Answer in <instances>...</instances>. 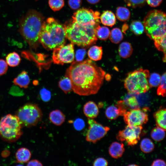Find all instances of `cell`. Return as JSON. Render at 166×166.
Wrapping results in <instances>:
<instances>
[{
  "mask_svg": "<svg viewBox=\"0 0 166 166\" xmlns=\"http://www.w3.org/2000/svg\"><path fill=\"white\" fill-rule=\"evenodd\" d=\"M105 75V71L89 59L73 62L65 74L70 80L74 92L84 96L97 93L103 84Z\"/></svg>",
  "mask_w": 166,
  "mask_h": 166,
  "instance_id": "obj_1",
  "label": "cell"
},
{
  "mask_svg": "<svg viewBox=\"0 0 166 166\" xmlns=\"http://www.w3.org/2000/svg\"><path fill=\"white\" fill-rule=\"evenodd\" d=\"M44 17L40 12L30 9L20 18L18 31L31 48L36 50Z\"/></svg>",
  "mask_w": 166,
  "mask_h": 166,
  "instance_id": "obj_2",
  "label": "cell"
},
{
  "mask_svg": "<svg viewBox=\"0 0 166 166\" xmlns=\"http://www.w3.org/2000/svg\"><path fill=\"white\" fill-rule=\"evenodd\" d=\"M66 37L64 25L52 17L44 21L39 35V40L48 50H53L64 45Z\"/></svg>",
  "mask_w": 166,
  "mask_h": 166,
  "instance_id": "obj_3",
  "label": "cell"
},
{
  "mask_svg": "<svg viewBox=\"0 0 166 166\" xmlns=\"http://www.w3.org/2000/svg\"><path fill=\"white\" fill-rule=\"evenodd\" d=\"M66 37L71 43L83 47L95 44L97 38L96 30L98 26L79 24L72 19L64 24Z\"/></svg>",
  "mask_w": 166,
  "mask_h": 166,
  "instance_id": "obj_4",
  "label": "cell"
},
{
  "mask_svg": "<svg viewBox=\"0 0 166 166\" xmlns=\"http://www.w3.org/2000/svg\"><path fill=\"white\" fill-rule=\"evenodd\" d=\"M143 23L146 34L151 39L166 35V14L164 12L157 10L149 12Z\"/></svg>",
  "mask_w": 166,
  "mask_h": 166,
  "instance_id": "obj_5",
  "label": "cell"
},
{
  "mask_svg": "<svg viewBox=\"0 0 166 166\" xmlns=\"http://www.w3.org/2000/svg\"><path fill=\"white\" fill-rule=\"evenodd\" d=\"M148 70L142 68L129 73L124 80V86L130 94H139L147 92L150 88L148 83Z\"/></svg>",
  "mask_w": 166,
  "mask_h": 166,
  "instance_id": "obj_6",
  "label": "cell"
},
{
  "mask_svg": "<svg viewBox=\"0 0 166 166\" xmlns=\"http://www.w3.org/2000/svg\"><path fill=\"white\" fill-rule=\"evenodd\" d=\"M22 127L15 115H6L0 120V137L9 143L15 142L22 134Z\"/></svg>",
  "mask_w": 166,
  "mask_h": 166,
  "instance_id": "obj_7",
  "label": "cell"
},
{
  "mask_svg": "<svg viewBox=\"0 0 166 166\" xmlns=\"http://www.w3.org/2000/svg\"><path fill=\"white\" fill-rule=\"evenodd\" d=\"M15 115L22 126L30 128L36 125L41 121L43 114L37 105L29 103L20 107Z\"/></svg>",
  "mask_w": 166,
  "mask_h": 166,
  "instance_id": "obj_8",
  "label": "cell"
},
{
  "mask_svg": "<svg viewBox=\"0 0 166 166\" xmlns=\"http://www.w3.org/2000/svg\"><path fill=\"white\" fill-rule=\"evenodd\" d=\"M100 13L88 8H82L75 12L72 16V19L77 23L83 25L98 26Z\"/></svg>",
  "mask_w": 166,
  "mask_h": 166,
  "instance_id": "obj_9",
  "label": "cell"
},
{
  "mask_svg": "<svg viewBox=\"0 0 166 166\" xmlns=\"http://www.w3.org/2000/svg\"><path fill=\"white\" fill-rule=\"evenodd\" d=\"M74 56V45L71 43L54 49L52 59L54 64L63 65L64 63L73 62Z\"/></svg>",
  "mask_w": 166,
  "mask_h": 166,
  "instance_id": "obj_10",
  "label": "cell"
},
{
  "mask_svg": "<svg viewBox=\"0 0 166 166\" xmlns=\"http://www.w3.org/2000/svg\"><path fill=\"white\" fill-rule=\"evenodd\" d=\"M142 128V126L128 125L124 129L119 131L117 135V139L121 142L125 141L128 145H134L140 139Z\"/></svg>",
  "mask_w": 166,
  "mask_h": 166,
  "instance_id": "obj_11",
  "label": "cell"
},
{
  "mask_svg": "<svg viewBox=\"0 0 166 166\" xmlns=\"http://www.w3.org/2000/svg\"><path fill=\"white\" fill-rule=\"evenodd\" d=\"M148 109L147 107L142 109L138 108L127 111L123 115L125 123L128 125L134 126H142L146 123L148 120L147 113Z\"/></svg>",
  "mask_w": 166,
  "mask_h": 166,
  "instance_id": "obj_12",
  "label": "cell"
},
{
  "mask_svg": "<svg viewBox=\"0 0 166 166\" xmlns=\"http://www.w3.org/2000/svg\"><path fill=\"white\" fill-rule=\"evenodd\" d=\"M88 123L89 127L85 139L89 142L96 143L103 138L110 129L109 127L103 126L93 118H88Z\"/></svg>",
  "mask_w": 166,
  "mask_h": 166,
  "instance_id": "obj_13",
  "label": "cell"
},
{
  "mask_svg": "<svg viewBox=\"0 0 166 166\" xmlns=\"http://www.w3.org/2000/svg\"><path fill=\"white\" fill-rule=\"evenodd\" d=\"M83 111L85 115L88 118H96L99 113L98 106L93 101H89L84 105Z\"/></svg>",
  "mask_w": 166,
  "mask_h": 166,
  "instance_id": "obj_14",
  "label": "cell"
},
{
  "mask_svg": "<svg viewBox=\"0 0 166 166\" xmlns=\"http://www.w3.org/2000/svg\"><path fill=\"white\" fill-rule=\"evenodd\" d=\"M124 151V145L122 143L117 142L112 143L110 146L109 152L113 158L118 159L121 157Z\"/></svg>",
  "mask_w": 166,
  "mask_h": 166,
  "instance_id": "obj_15",
  "label": "cell"
},
{
  "mask_svg": "<svg viewBox=\"0 0 166 166\" xmlns=\"http://www.w3.org/2000/svg\"><path fill=\"white\" fill-rule=\"evenodd\" d=\"M49 119L53 124L60 126L65 122V118L64 114L61 110L57 109L50 113Z\"/></svg>",
  "mask_w": 166,
  "mask_h": 166,
  "instance_id": "obj_16",
  "label": "cell"
},
{
  "mask_svg": "<svg viewBox=\"0 0 166 166\" xmlns=\"http://www.w3.org/2000/svg\"><path fill=\"white\" fill-rule=\"evenodd\" d=\"M30 82V77L25 71H22L13 80V83L21 88H27Z\"/></svg>",
  "mask_w": 166,
  "mask_h": 166,
  "instance_id": "obj_17",
  "label": "cell"
},
{
  "mask_svg": "<svg viewBox=\"0 0 166 166\" xmlns=\"http://www.w3.org/2000/svg\"><path fill=\"white\" fill-rule=\"evenodd\" d=\"M100 18L103 25L111 27L114 25L116 22L115 15L110 10L104 11L100 16Z\"/></svg>",
  "mask_w": 166,
  "mask_h": 166,
  "instance_id": "obj_18",
  "label": "cell"
},
{
  "mask_svg": "<svg viewBox=\"0 0 166 166\" xmlns=\"http://www.w3.org/2000/svg\"><path fill=\"white\" fill-rule=\"evenodd\" d=\"M166 113L165 109L161 108L154 114L156 126L165 130H166Z\"/></svg>",
  "mask_w": 166,
  "mask_h": 166,
  "instance_id": "obj_19",
  "label": "cell"
},
{
  "mask_svg": "<svg viewBox=\"0 0 166 166\" xmlns=\"http://www.w3.org/2000/svg\"><path fill=\"white\" fill-rule=\"evenodd\" d=\"M17 161L20 163H25L28 162L31 157V153L28 148L22 147L18 149L15 154Z\"/></svg>",
  "mask_w": 166,
  "mask_h": 166,
  "instance_id": "obj_20",
  "label": "cell"
},
{
  "mask_svg": "<svg viewBox=\"0 0 166 166\" xmlns=\"http://www.w3.org/2000/svg\"><path fill=\"white\" fill-rule=\"evenodd\" d=\"M133 48L130 43L124 42L121 43L119 47L118 53L122 58H127L129 57L132 53Z\"/></svg>",
  "mask_w": 166,
  "mask_h": 166,
  "instance_id": "obj_21",
  "label": "cell"
},
{
  "mask_svg": "<svg viewBox=\"0 0 166 166\" xmlns=\"http://www.w3.org/2000/svg\"><path fill=\"white\" fill-rule=\"evenodd\" d=\"M105 115L110 120L115 119L119 116H123L121 110L117 105L108 107L105 110Z\"/></svg>",
  "mask_w": 166,
  "mask_h": 166,
  "instance_id": "obj_22",
  "label": "cell"
},
{
  "mask_svg": "<svg viewBox=\"0 0 166 166\" xmlns=\"http://www.w3.org/2000/svg\"><path fill=\"white\" fill-rule=\"evenodd\" d=\"M102 47L96 45L92 46L88 52V55L89 58L94 61L100 60L102 58Z\"/></svg>",
  "mask_w": 166,
  "mask_h": 166,
  "instance_id": "obj_23",
  "label": "cell"
},
{
  "mask_svg": "<svg viewBox=\"0 0 166 166\" xmlns=\"http://www.w3.org/2000/svg\"><path fill=\"white\" fill-rule=\"evenodd\" d=\"M6 62L7 65L12 67H16L20 64L21 58L16 52H13L8 54L6 57Z\"/></svg>",
  "mask_w": 166,
  "mask_h": 166,
  "instance_id": "obj_24",
  "label": "cell"
},
{
  "mask_svg": "<svg viewBox=\"0 0 166 166\" xmlns=\"http://www.w3.org/2000/svg\"><path fill=\"white\" fill-rule=\"evenodd\" d=\"M153 40L154 41V45L158 50L164 52V57L163 60L164 62H165L166 60V35L161 37H156Z\"/></svg>",
  "mask_w": 166,
  "mask_h": 166,
  "instance_id": "obj_25",
  "label": "cell"
},
{
  "mask_svg": "<svg viewBox=\"0 0 166 166\" xmlns=\"http://www.w3.org/2000/svg\"><path fill=\"white\" fill-rule=\"evenodd\" d=\"M165 130L157 126L151 131V136L155 141L159 142L163 140L165 136Z\"/></svg>",
  "mask_w": 166,
  "mask_h": 166,
  "instance_id": "obj_26",
  "label": "cell"
},
{
  "mask_svg": "<svg viewBox=\"0 0 166 166\" xmlns=\"http://www.w3.org/2000/svg\"><path fill=\"white\" fill-rule=\"evenodd\" d=\"M116 15L117 18L121 21H125L130 18V13L126 8L120 6L117 8Z\"/></svg>",
  "mask_w": 166,
  "mask_h": 166,
  "instance_id": "obj_27",
  "label": "cell"
},
{
  "mask_svg": "<svg viewBox=\"0 0 166 166\" xmlns=\"http://www.w3.org/2000/svg\"><path fill=\"white\" fill-rule=\"evenodd\" d=\"M141 151L145 153L152 152L154 148V144L152 141L148 138H144L141 141L140 145Z\"/></svg>",
  "mask_w": 166,
  "mask_h": 166,
  "instance_id": "obj_28",
  "label": "cell"
},
{
  "mask_svg": "<svg viewBox=\"0 0 166 166\" xmlns=\"http://www.w3.org/2000/svg\"><path fill=\"white\" fill-rule=\"evenodd\" d=\"M109 37L110 41L113 43L118 44L123 39V36L120 29L115 28L112 30Z\"/></svg>",
  "mask_w": 166,
  "mask_h": 166,
  "instance_id": "obj_29",
  "label": "cell"
},
{
  "mask_svg": "<svg viewBox=\"0 0 166 166\" xmlns=\"http://www.w3.org/2000/svg\"><path fill=\"white\" fill-rule=\"evenodd\" d=\"M58 86L66 94L70 93L72 90L70 80L66 76H65L61 79L59 82Z\"/></svg>",
  "mask_w": 166,
  "mask_h": 166,
  "instance_id": "obj_30",
  "label": "cell"
},
{
  "mask_svg": "<svg viewBox=\"0 0 166 166\" xmlns=\"http://www.w3.org/2000/svg\"><path fill=\"white\" fill-rule=\"evenodd\" d=\"M96 34L97 37L100 39L105 40L109 37L110 31L108 27L99 26L96 30Z\"/></svg>",
  "mask_w": 166,
  "mask_h": 166,
  "instance_id": "obj_31",
  "label": "cell"
},
{
  "mask_svg": "<svg viewBox=\"0 0 166 166\" xmlns=\"http://www.w3.org/2000/svg\"><path fill=\"white\" fill-rule=\"evenodd\" d=\"M130 28L135 34L139 35L142 34L144 30V27L142 22L140 21H134L131 23Z\"/></svg>",
  "mask_w": 166,
  "mask_h": 166,
  "instance_id": "obj_32",
  "label": "cell"
},
{
  "mask_svg": "<svg viewBox=\"0 0 166 166\" xmlns=\"http://www.w3.org/2000/svg\"><path fill=\"white\" fill-rule=\"evenodd\" d=\"M161 77L157 73H152L149 75L148 79L150 88L156 87L159 85L161 81Z\"/></svg>",
  "mask_w": 166,
  "mask_h": 166,
  "instance_id": "obj_33",
  "label": "cell"
},
{
  "mask_svg": "<svg viewBox=\"0 0 166 166\" xmlns=\"http://www.w3.org/2000/svg\"><path fill=\"white\" fill-rule=\"evenodd\" d=\"M49 5L53 11H57L61 10L64 6V0H49Z\"/></svg>",
  "mask_w": 166,
  "mask_h": 166,
  "instance_id": "obj_34",
  "label": "cell"
},
{
  "mask_svg": "<svg viewBox=\"0 0 166 166\" xmlns=\"http://www.w3.org/2000/svg\"><path fill=\"white\" fill-rule=\"evenodd\" d=\"M166 73L162 76L161 81L157 90V94L159 96L165 97L166 96Z\"/></svg>",
  "mask_w": 166,
  "mask_h": 166,
  "instance_id": "obj_35",
  "label": "cell"
},
{
  "mask_svg": "<svg viewBox=\"0 0 166 166\" xmlns=\"http://www.w3.org/2000/svg\"><path fill=\"white\" fill-rule=\"evenodd\" d=\"M124 101L128 109H132L139 108V105L136 98L131 96L124 100Z\"/></svg>",
  "mask_w": 166,
  "mask_h": 166,
  "instance_id": "obj_36",
  "label": "cell"
},
{
  "mask_svg": "<svg viewBox=\"0 0 166 166\" xmlns=\"http://www.w3.org/2000/svg\"><path fill=\"white\" fill-rule=\"evenodd\" d=\"M127 5L133 8L141 6L144 5L145 0H124Z\"/></svg>",
  "mask_w": 166,
  "mask_h": 166,
  "instance_id": "obj_37",
  "label": "cell"
},
{
  "mask_svg": "<svg viewBox=\"0 0 166 166\" xmlns=\"http://www.w3.org/2000/svg\"><path fill=\"white\" fill-rule=\"evenodd\" d=\"M40 97L44 101L47 102L49 101L51 97L50 92L45 89H42L40 92Z\"/></svg>",
  "mask_w": 166,
  "mask_h": 166,
  "instance_id": "obj_38",
  "label": "cell"
},
{
  "mask_svg": "<svg viewBox=\"0 0 166 166\" xmlns=\"http://www.w3.org/2000/svg\"><path fill=\"white\" fill-rule=\"evenodd\" d=\"M73 125L74 128L77 131L82 130L85 127V125L84 120L80 118H77L75 120Z\"/></svg>",
  "mask_w": 166,
  "mask_h": 166,
  "instance_id": "obj_39",
  "label": "cell"
},
{
  "mask_svg": "<svg viewBox=\"0 0 166 166\" xmlns=\"http://www.w3.org/2000/svg\"><path fill=\"white\" fill-rule=\"evenodd\" d=\"M81 0H68V4L72 9L76 10L78 9L81 4Z\"/></svg>",
  "mask_w": 166,
  "mask_h": 166,
  "instance_id": "obj_40",
  "label": "cell"
},
{
  "mask_svg": "<svg viewBox=\"0 0 166 166\" xmlns=\"http://www.w3.org/2000/svg\"><path fill=\"white\" fill-rule=\"evenodd\" d=\"M108 164L107 161L103 157L96 159L93 163L94 166H106Z\"/></svg>",
  "mask_w": 166,
  "mask_h": 166,
  "instance_id": "obj_41",
  "label": "cell"
},
{
  "mask_svg": "<svg viewBox=\"0 0 166 166\" xmlns=\"http://www.w3.org/2000/svg\"><path fill=\"white\" fill-rule=\"evenodd\" d=\"M8 65L4 60L0 59V76L4 74L8 69Z\"/></svg>",
  "mask_w": 166,
  "mask_h": 166,
  "instance_id": "obj_42",
  "label": "cell"
},
{
  "mask_svg": "<svg viewBox=\"0 0 166 166\" xmlns=\"http://www.w3.org/2000/svg\"><path fill=\"white\" fill-rule=\"evenodd\" d=\"M85 54L86 51L85 49H79L77 50L75 56L77 61H82L84 58Z\"/></svg>",
  "mask_w": 166,
  "mask_h": 166,
  "instance_id": "obj_43",
  "label": "cell"
},
{
  "mask_svg": "<svg viewBox=\"0 0 166 166\" xmlns=\"http://www.w3.org/2000/svg\"><path fill=\"white\" fill-rule=\"evenodd\" d=\"M148 4L151 7H156L160 4L162 0H146Z\"/></svg>",
  "mask_w": 166,
  "mask_h": 166,
  "instance_id": "obj_44",
  "label": "cell"
},
{
  "mask_svg": "<svg viewBox=\"0 0 166 166\" xmlns=\"http://www.w3.org/2000/svg\"><path fill=\"white\" fill-rule=\"evenodd\" d=\"M165 165L166 163L164 161L160 159H157L154 160L151 165L152 166H165Z\"/></svg>",
  "mask_w": 166,
  "mask_h": 166,
  "instance_id": "obj_45",
  "label": "cell"
},
{
  "mask_svg": "<svg viewBox=\"0 0 166 166\" xmlns=\"http://www.w3.org/2000/svg\"><path fill=\"white\" fill-rule=\"evenodd\" d=\"M42 163L38 160L34 159L28 161L27 166H42Z\"/></svg>",
  "mask_w": 166,
  "mask_h": 166,
  "instance_id": "obj_46",
  "label": "cell"
},
{
  "mask_svg": "<svg viewBox=\"0 0 166 166\" xmlns=\"http://www.w3.org/2000/svg\"><path fill=\"white\" fill-rule=\"evenodd\" d=\"M87 1L91 4H94L98 3L100 0H87Z\"/></svg>",
  "mask_w": 166,
  "mask_h": 166,
  "instance_id": "obj_47",
  "label": "cell"
},
{
  "mask_svg": "<svg viewBox=\"0 0 166 166\" xmlns=\"http://www.w3.org/2000/svg\"><path fill=\"white\" fill-rule=\"evenodd\" d=\"M129 166H137V165H136V164H133L129 165Z\"/></svg>",
  "mask_w": 166,
  "mask_h": 166,
  "instance_id": "obj_48",
  "label": "cell"
}]
</instances>
